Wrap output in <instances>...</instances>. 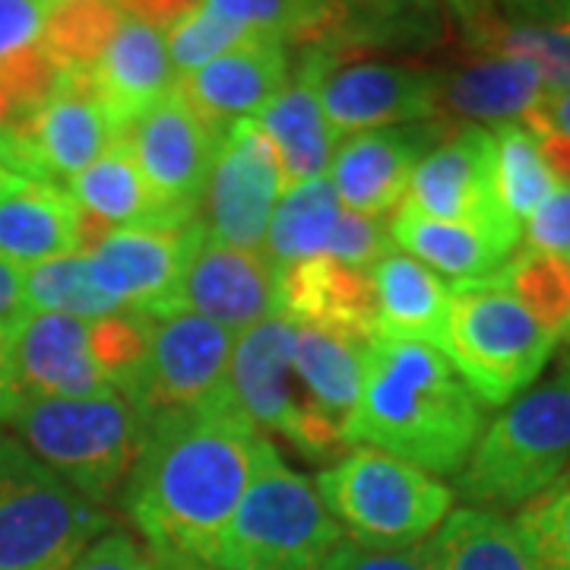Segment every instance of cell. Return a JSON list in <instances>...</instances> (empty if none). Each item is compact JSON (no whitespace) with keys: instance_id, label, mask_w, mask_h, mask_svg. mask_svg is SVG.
<instances>
[{"instance_id":"cell-1","label":"cell","mask_w":570,"mask_h":570,"mask_svg":"<svg viewBox=\"0 0 570 570\" xmlns=\"http://www.w3.org/2000/svg\"><path fill=\"white\" fill-rule=\"evenodd\" d=\"M264 438L232 396L149 422L124 485V510L146 549L163 561L213 564Z\"/></svg>"},{"instance_id":"cell-2","label":"cell","mask_w":570,"mask_h":570,"mask_svg":"<svg viewBox=\"0 0 570 570\" xmlns=\"http://www.w3.org/2000/svg\"><path fill=\"white\" fill-rule=\"evenodd\" d=\"M485 415L441 348L419 340L374 336L346 422L348 448L384 450L431 475L460 472Z\"/></svg>"},{"instance_id":"cell-3","label":"cell","mask_w":570,"mask_h":570,"mask_svg":"<svg viewBox=\"0 0 570 570\" xmlns=\"http://www.w3.org/2000/svg\"><path fill=\"white\" fill-rule=\"evenodd\" d=\"M346 539L326 510L317 485L283 463L264 438L245 498L235 508L213 568L223 570H321L326 554Z\"/></svg>"},{"instance_id":"cell-4","label":"cell","mask_w":570,"mask_h":570,"mask_svg":"<svg viewBox=\"0 0 570 570\" xmlns=\"http://www.w3.org/2000/svg\"><path fill=\"white\" fill-rule=\"evenodd\" d=\"M10 425L41 466L99 508L127 482L146 438V422L121 393L22 400Z\"/></svg>"},{"instance_id":"cell-5","label":"cell","mask_w":570,"mask_h":570,"mask_svg":"<svg viewBox=\"0 0 570 570\" xmlns=\"http://www.w3.org/2000/svg\"><path fill=\"white\" fill-rule=\"evenodd\" d=\"M570 469V365L513 400L491 422L456 475L475 508H520Z\"/></svg>"},{"instance_id":"cell-6","label":"cell","mask_w":570,"mask_h":570,"mask_svg":"<svg viewBox=\"0 0 570 570\" xmlns=\"http://www.w3.org/2000/svg\"><path fill=\"white\" fill-rule=\"evenodd\" d=\"M558 343L494 279L453 285L441 352L479 403L508 406L513 396L527 393Z\"/></svg>"},{"instance_id":"cell-7","label":"cell","mask_w":570,"mask_h":570,"mask_svg":"<svg viewBox=\"0 0 570 570\" xmlns=\"http://www.w3.org/2000/svg\"><path fill=\"white\" fill-rule=\"evenodd\" d=\"M314 485L348 539L377 549L422 542L453 510L450 485L374 448H352Z\"/></svg>"},{"instance_id":"cell-8","label":"cell","mask_w":570,"mask_h":570,"mask_svg":"<svg viewBox=\"0 0 570 570\" xmlns=\"http://www.w3.org/2000/svg\"><path fill=\"white\" fill-rule=\"evenodd\" d=\"M108 527L99 504L0 434V570H67Z\"/></svg>"},{"instance_id":"cell-9","label":"cell","mask_w":570,"mask_h":570,"mask_svg":"<svg viewBox=\"0 0 570 570\" xmlns=\"http://www.w3.org/2000/svg\"><path fill=\"white\" fill-rule=\"evenodd\" d=\"M295 324L273 314L235 336L228 362V396L250 425L283 434L305 456H330L348 448L346 431L326 419L292 365Z\"/></svg>"},{"instance_id":"cell-10","label":"cell","mask_w":570,"mask_h":570,"mask_svg":"<svg viewBox=\"0 0 570 570\" xmlns=\"http://www.w3.org/2000/svg\"><path fill=\"white\" fill-rule=\"evenodd\" d=\"M235 333L190 311L146 317V355L127 403L149 425L165 415L204 409L228 396Z\"/></svg>"},{"instance_id":"cell-11","label":"cell","mask_w":570,"mask_h":570,"mask_svg":"<svg viewBox=\"0 0 570 570\" xmlns=\"http://www.w3.org/2000/svg\"><path fill=\"white\" fill-rule=\"evenodd\" d=\"M403 206L431 219L475 225L510 250H517L523 238V228L501 209L494 194V140L489 127H450L412 168Z\"/></svg>"},{"instance_id":"cell-12","label":"cell","mask_w":570,"mask_h":570,"mask_svg":"<svg viewBox=\"0 0 570 570\" xmlns=\"http://www.w3.org/2000/svg\"><path fill=\"white\" fill-rule=\"evenodd\" d=\"M206 235L197 219H163L108 232L86 250L105 295L130 314L156 317L175 311L178 285Z\"/></svg>"},{"instance_id":"cell-13","label":"cell","mask_w":570,"mask_h":570,"mask_svg":"<svg viewBox=\"0 0 570 570\" xmlns=\"http://www.w3.org/2000/svg\"><path fill=\"white\" fill-rule=\"evenodd\" d=\"M121 134L92 96L86 73H61L48 102L17 134H0V165L22 178L67 184Z\"/></svg>"},{"instance_id":"cell-14","label":"cell","mask_w":570,"mask_h":570,"mask_svg":"<svg viewBox=\"0 0 570 570\" xmlns=\"http://www.w3.org/2000/svg\"><path fill=\"white\" fill-rule=\"evenodd\" d=\"M283 194L273 142L254 118L232 124L219 137L206 175L204 228L213 242L264 250L266 228Z\"/></svg>"},{"instance_id":"cell-15","label":"cell","mask_w":570,"mask_h":570,"mask_svg":"<svg viewBox=\"0 0 570 570\" xmlns=\"http://www.w3.org/2000/svg\"><path fill=\"white\" fill-rule=\"evenodd\" d=\"M165 219H197L219 134L171 89L121 134Z\"/></svg>"},{"instance_id":"cell-16","label":"cell","mask_w":570,"mask_h":570,"mask_svg":"<svg viewBox=\"0 0 570 570\" xmlns=\"http://www.w3.org/2000/svg\"><path fill=\"white\" fill-rule=\"evenodd\" d=\"M441 70L390 61L333 63L321 77V105L336 140L362 130L434 121Z\"/></svg>"},{"instance_id":"cell-17","label":"cell","mask_w":570,"mask_h":570,"mask_svg":"<svg viewBox=\"0 0 570 570\" xmlns=\"http://www.w3.org/2000/svg\"><path fill=\"white\" fill-rule=\"evenodd\" d=\"M450 127L453 124L434 118L340 137L326 168L340 206L358 216L387 219L406 200L412 168Z\"/></svg>"},{"instance_id":"cell-18","label":"cell","mask_w":570,"mask_h":570,"mask_svg":"<svg viewBox=\"0 0 570 570\" xmlns=\"http://www.w3.org/2000/svg\"><path fill=\"white\" fill-rule=\"evenodd\" d=\"M22 400H80L115 393L92 352V321L26 311L7 326Z\"/></svg>"},{"instance_id":"cell-19","label":"cell","mask_w":570,"mask_h":570,"mask_svg":"<svg viewBox=\"0 0 570 570\" xmlns=\"http://www.w3.org/2000/svg\"><path fill=\"white\" fill-rule=\"evenodd\" d=\"M175 311H190L228 333H245L276 314V266L264 250L200 238L184 269Z\"/></svg>"},{"instance_id":"cell-20","label":"cell","mask_w":570,"mask_h":570,"mask_svg":"<svg viewBox=\"0 0 570 570\" xmlns=\"http://www.w3.org/2000/svg\"><path fill=\"white\" fill-rule=\"evenodd\" d=\"M336 55L340 51L333 45H307L295 73H288L273 102L254 118L276 149L283 190L324 178L330 168L333 149L340 140L321 105V77Z\"/></svg>"},{"instance_id":"cell-21","label":"cell","mask_w":570,"mask_h":570,"mask_svg":"<svg viewBox=\"0 0 570 570\" xmlns=\"http://www.w3.org/2000/svg\"><path fill=\"white\" fill-rule=\"evenodd\" d=\"M288 45L254 36L216 61L178 77V92L209 130L223 137L232 124L257 118L288 80Z\"/></svg>"},{"instance_id":"cell-22","label":"cell","mask_w":570,"mask_h":570,"mask_svg":"<svg viewBox=\"0 0 570 570\" xmlns=\"http://www.w3.org/2000/svg\"><path fill=\"white\" fill-rule=\"evenodd\" d=\"M276 314L298 326H317L355 340L377 336L371 269L311 257L276 269Z\"/></svg>"},{"instance_id":"cell-23","label":"cell","mask_w":570,"mask_h":570,"mask_svg":"<svg viewBox=\"0 0 570 570\" xmlns=\"http://www.w3.org/2000/svg\"><path fill=\"white\" fill-rule=\"evenodd\" d=\"M86 80L118 134L178 86L163 32L127 13Z\"/></svg>"},{"instance_id":"cell-24","label":"cell","mask_w":570,"mask_h":570,"mask_svg":"<svg viewBox=\"0 0 570 570\" xmlns=\"http://www.w3.org/2000/svg\"><path fill=\"white\" fill-rule=\"evenodd\" d=\"M549 89L530 61L504 55H475L453 70H441L438 118L448 124H523Z\"/></svg>"},{"instance_id":"cell-25","label":"cell","mask_w":570,"mask_h":570,"mask_svg":"<svg viewBox=\"0 0 570 570\" xmlns=\"http://www.w3.org/2000/svg\"><path fill=\"white\" fill-rule=\"evenodd\" d=\"M63 190L77 209V250L82 254L115 228L165 219L124 137L111 142L96 163L86 165L80 175H73Z\"/></svg>"},{"instance_id":"cell-26","label":"cell","mask_w":570,"mask_h":570,"mask_svg":"<svg viewBox=\"0 0 570 570\" xmlns=\"http://www.w3.org/2000/svg\"><path fill=\"white\" fill-rule=\"evenodd\" d=\"M70 250H77V209L67 190L0 165V257L26 269Z\"/></svg>"},{"instance_id":"cell-27","label":"cell","mask_w":570,"mask_h":570,"mask_svg":"<svg viewBox=\"0 0 570 570\" xmlns=\"http://www.w3.org/2000/svg\"><path fill=\"white\" fill-rule=\"evenodd\" d=\"M371 283L377 336L419 340L434 348L444 346L453 285L403 250H387L371 266Z\"/></svg>"},{"instance_id":"cell-28","label":"cell","mask_w":570,"mask_h":570,"mask_svg":"<svg viewBox=\"0 0 570 570\" xmlns=\"http://www.w3.org/2000/svg\"><path fill=\"white\" fill-rule=\"evenodd\" d=\"M390 238L393 245L403 247V254L415 257L453 285L485 283L517 254L475 225L431 219L415 213L412 206L396 209L390 223Z\"/></svg>"},{"instance_id":"cell-29","label":"cell","mask_w":570,"mask_h":570,"mask_svg":"<svg viewBox=\"0 0 570 570\" xmlns=\"http://www.w3.org/2000/svg\"><path fill=\"white\" fill-rule=\"evenodd\" d=\"M333 48L428 51L448 39V10L441 0H333Z\"/></svg>"},{"instance_id":"cell-30","label":"cell","mask_w":570,"mask_h":570,"mask_svg":"<svg viewBox=\"0 0 570 570\" xmlns=\"http://www.w3.org/2000/svg\"><path fill=\"white\" fill-rule=\"evenodd\" d=\"M365 355L367 340L295 324V348H292L295 374L302 377L317 409L336 425H343V431L362 390Z\"/></svg>"},{"instance_id":"cell-31","label":"cell","mask_w":570,"mask_h":570,"mask_svg":"<svg viewBox=\"0 0 570 570\" xmlns=\"http://www.w3.org/2000/svg\"><path fill=\"white\" fill-rule=\"evenodd\" d=\"M431 546L438 570H539L513 520L489 508L450 510Z\"/></svg>"},{"instance_id":"cell-32","label":"cell","mask_w":570,"mask_h":570,"mask_svg":"<svg viewBox=\"0 0 570 570\" xmlns=\"http://www.w3.org/2000/svg\"><path fill=\"white\" fill-rule=\"evenodd\" d=\"M340 213L343 206L336 200V190L326 175L283 190L266 228V261L283 269L298 261L324 257L330 235L340 223Z\"/></svg>"},{"instance_id":"cell-33","label":"cell","mask_w":570,"mask_h":570,"mask_svg":"<svg viewBox=\"0 0 570 570\" xmlns=\"http://www.w3.org/2000/svg\"><path fill=\"white\" fill-rule=\"evenodd\" d=\"M494 140V194L513 223L523 228L539 206L558 190V178L539 149V140L527 124L491 127Z\"/></svg>"},{"instance_id":"cell-34","label":"cell","mask_w":570,"mask_h":570,"mask_svg":"<svg viewBox=\"0 0 570 570\" xmlns=\"http://www.w3.org/2000/svg\"><path fill=\"white\" fill-rule=\"evenodd\" d=\"M22 305L26 311L70 314V317H86V321L121 311L99 288L89 257L82 250H70L61 257L26 266L22 269Z\"/></svg>"},{"instance_id":"cell-35","label":"cell","mask_w":570,"mask_h":570,"mask_svg":"<svg viewBox=\"0 0 570 570\" xmlns=\"http://www.w3.org/2000/svg\"><path fill=\"white\" fill-rule=\"evenodd\" d=\"M124 10L118 0H77L48 7L41 48L61 73H89L108 39L115 36Z\"/></svg>"},{"instance_id":"cell-36","label":"cell","mask_w":570,"mask_h":570,"mask_svg":"<svg viewBox=\"0 0 570 570\" xmlns=\"http://www.w3.org/2000/svg\"><path fill=\"white\" fill-rule=\"evenodd\" d=\"M494 283L530 311L551 336L570 333V261L539 250H520L501 266Z\"/></svg>"},{"instance_id":"cell-37","label":"cell","mask_w":570,"mask_h":570,"mask_svg":"<svg viewBox=\"0 0 570 570\" xmlns=\"http://www.w3.org/2000/svg\"><path fill=\"white\" fill-rule=\"evenodd\" d=\"M216 13L283 45H333V0H204Z\"/></svg>"},{"instance_id":"cell-38","label":"cell","mask_w":570,"mask_h":570,"mask_svg":"<svg viewBox=\"0 0 570 570\" xmlns=\"http://www.w3.org/2000/svg\"><path fill=\"white\" fill-rule=\"evenodd\" d=\"M469 48L479 55H504V58L530 61L546 80L549 92L570 89V20L554 22V26L498 20Z\"/></svg>"},{"instance_id":"cell-39","label":"cell","mask_w":570,"mask_h":570,"mask_svg":"<svg viewBox=\"0 0 570 570\" xmlns=\"http://www.w3.org/2000/svg\"><path fill=\"white\" fill-rule=\"evenodd\" d=\"M532 564L539 570H570V469L542 489L513 520Z\"/></svg>"},{"instance_id":"cell-40","label":"cell","mask_w":570,"mask_h":570,"mask_svg":"<svg viewBox=\"0 0 570 570\" xmlns=\"http://www.w3.org/2000/svg\"><path fill=\"white\" fill-rule=\"evenodd\" d=\"M254 36H261V32H250L223 13H216L213 7L200 3L197 10H190L184 20H178L165 32V48H168V58L175 67V77H187L197 67L216 61L219 55L238 48L242 41L254 39Z\"/></svg>"},{"instance_id":"cell-41","label":"cell","mask_w":570,"mask_h":570,"mask_svg":"<svg viewBox=\"0 0 570 570\" xmlns=\"http://www.w3.org/2000/svg\"><path fill=\"white\" fill-rule=\"evenodd\" d=\"M321 570H438V558L431 539L396 549H377L355 539H343L326 554Z\"/></svg>"},{"instance_id":"cell-42","label":"cell","mask_w":570,"mask_h":570,"mask_svg":"<svg viewBox=\"0 0 570 570\" xmlns=\"http://www.w3.org/2000/svg\"><path fill=\"white\" fill-rule=\"evenodd\" d=\"M387 219H371L358 213H340V223L330 235L324 257H333L340 264L355 266V269H371L387 250H393Z\"/></svg>"},{"instance_id":"cell-43","label":"cell","mask_w":570,"mask_h":570,"mask_svg":"<svg viewBox=\"0 0 570 570\" xmlns=\"http://www.w3.org/2000/svg\"><path fill=\"white\" fill-rule=\"evenodd\" d=\"M523 124L535 134L539 149H542L558 184H570V89L549 92L546 102L539 105Z\"/></svg>"},{"instance_id":"cell-44","label":"cell","mask_w":570,"mask_h":570,"mask_svg":"<svg viewBox=\"0 0 570 570\" xmlns=\"http://www.w3.org/2000/svg\"><path fill=\"white\" fill-rule=\"evenodd\" d=\"M520 245L523 250L570 261V184H558V190L523 223Z\"/></svg>"},{"instance_id":"cell-45","label":"cell","mask_w":570,"mask_h":570,"mask_svg":"<svg viewBox=\"0 0 570 570\" xmlns=\"http://www.w3.org/2000/svg\"><path fill=\"white\" fill-rule=\"evenodd\" d=\"M45 20V0H0V67L39 48Z\"/></svg>"},{"instance_id":"cell-46","label":"cell","mask_w":570,"mask_h":570,"mask_svg":"<svg viewBox=\"0 0 570 570\" xmlns=\"http://www.w3.org/2000/svg\"><path fill=\"white\" fill-rule=\"evenodd\" d=\"M67 570H165V561L127 532L115 530L99 535Z\"/></svg>"},{"instance_id":"cell-47","label":"cell","mask_w":570,"mask_h":570,"mask_svg":"<svg viewBox=\"0 0 570 570\" xmlns=\"http://www.w3.org/2000/svg\"><path fill=\"white\" fill-rule=\"evenodd\" d=\"M498 17L527 26H554L570 20V0H494Z\"/></svg>"},{"instance_id":"cell-48","label":"cell","mask_w":570,"mask_h":570,"mask_svg":"<svg viewBox=\"0 0 570 570\" xmlns=\"http://www.w3.org/2000/svg\"><path fill=\"white\" fill-rule=\"evenodd\" d=\"M118 3L127 17L146 22L165 36L175 22L184 20L190 10H197L204 0H118Z\"/></svg>"},{"instance_id":"cell-49","label":"cell","mask_w":570,"mask_h":570,"mask_svg":"<svg viewBox=\"0 0 570 570\" xmlns=\"http://www.w3.org/2000/svg\"><path fill=\"white\" fill-rule=\"evenodd\" d=\"M444 10H448L453 22L460 26L466 45L475 39H482L494 22L501 20L498 10H494V0H441Z\"/></svg>"},{"instance_id":"cell-50","label":"cell","mask_w":570,"mask_h":570,"mask_svg":"<svg viewBox=\"0 0 570 570\" xmlns=\"http://www.w3.org/2000/svg\"><path fill=\"white\" fill-rule=\"evenodd\" d=\"M22 314V266L0 257V326L17 324Z\"/></svg>"},{"instance_id":"cell-51","label":"cell","mask_w":570,"mask_h":570,"mask_svg":"<svg viewBox=\"0 0 570 570\" xmlns=\"http://www.w3.org/2000/svg\"><path fill=\"white\" fill-rule=\"evenodd\" d=\"M22 403V393L17 387L13 358H10V336L7 326H0V425H10L13 412Z\"/></svg>"},{"instance_id":"cell-52","label":"cell","mask_w":570,"mask_h":570,"mask_svg":"<svg viewBox=\"0 0 570 570\" xmlns=\"http://www.w3.org/2000/svg\"><path fill=\"white\" fill-rule=\"evenodd\" d=\"M165 570H223L213 564H194V561H165Z\"/></svg>"},{"instance_id":"cell-53","label":"cell","mask_w":570,"mask_h":570,"mask_svg":"<svg viewBox=\"0 0 570 570\" xmlns=\"http://www.w3.org/2000/svg\"><path fill=\"white\" fill-rule=\"evenodd\" d=\"M48 7H61V3H77V0H45Z\"/></svg>"},{"instance_id":"cell-54","label":"cell","mask_w":570,"mask_h":570,"mask_svg":"<svg viewBox=\"0 0 570 570\" xmlns=\"http://www.w3.org/2000/svg\"><path fill=\"white\" fill-rule=\"evenodd\" d=\"M564 340H568V346H570V333H568V336H564ZM568 365H570V362H568Z\"/></svg>"}]
</instances>
